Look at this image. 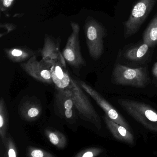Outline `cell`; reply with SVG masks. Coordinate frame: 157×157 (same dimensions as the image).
<instances>
[{"mask_svg": "<svg viewBox=\"0 0 157 157\" xmlns=\"http://www.w3.org/2000/svg\"><path fill=\"white\" fill-rule=\"evenodd\" d=\"M112 78L117 85H128L139 88L146 87L150 80L145 68H132L120 64L115 67Z\"/></svg>", "mask_w": 157, "mask_h": 157, "instance_id": "obj_4", "label": "cell"}, {"mask_svg": "<svg viewBox=\"0 0 157 157\" xmlns=\"http://www.w3.org/2000/svg\"><path fill=\"white\" fill-rule=\"evenodd\" d=\"M72 32L69 37L62 55L68 64L73 68L79 69L86 66V62L82 55L80 45V26L77 23H71Z\"/></svg>", "mask_w": 157, "mask_h": 157, "instance_id": "obj_6", "label": "cell"}, {"mask_svg": "<svg viewBox=\"0 0 157 157\" xmlns=\"http://www.w3.org/2000/svg\"><path fill=\"white\" fill-rule=\"evenodd\" d=\"M60 39H55L53 37L46 35L44 47L41 50L42 60L47 63L59 61L62 66L67 68L66 60L59 50Z\"/></svg>", "mask_w": 157, "mask_h": 157, "instance_id": "obj_9", "label": "cell"}, {"mask_svg": "<svg viewBox=\"0 0 157 157\" xmlns=\"http://www.w3.org/2000/svg\"><path fill=\"white\" fill-rule=\"evenodd\" d=\"M21 67L27 74L36 80L48 84H53L49 65L42 59L38 61L36 56L22 63Z\"/></svg>", "mask_w": 157, "mask_h": 157, "instance_id": "obj_8", "label": "cell"}, {"mask_svg": "<svg viewBox=\"0 0 157 157\" xmlns=\"http://www.w3.org/2000/svg\"><path fill=\"white\" fill-rule=\"evenodd\" d=\"M119 105L136 121L146 128L157 133V111L149 105L127 99L118 100Z\"/></svg>", "mask_w": 157, "mask_h": 157, "instance_id": "obj_2", "label": "cell"}, {"mask_svg": "<svg viewBox=\"0 0 157 157\" xmlns=\"http://www.w3.org/2000/svg\"><path fill=\"white\" fill-rule=\"evenodd\" d=\"M143 40V43L149 47H153L157 44V14L145 30Z\"/></svg>", "mask_w": 157, "mask_h": 157, "instance_id": "obj_13", "label": "cell"}, {"mask_svg": "<svg viewBox=\"0 0 157 157\" xmlns=\"http://www.w3.org/2000/svg\"><path fill=\"white\" fill-rule=\"evenodd\" d=\"M149 46L143 43L140 45L132 48L126 52L125 56L132 60H138L142 59L147 53Z\"/></svg>", "mask_w": 157, "mask_h": 157, "instance_id": "obj_17", "label": "cell"}, {"mask_svg": "<svg viewBox=\"0 0 157 157\" xmlns=\"http://www.w3.org/2000/svg\"><path fill=\"white\" fill-rule=\"evenodd\" d=\"M104 120L108 129L116 139L130 145L134 144V136L128 129L116 123L106 115L104 117Z\"/></svg>", "mask_w": 157, "mask_h": 157, "instance_id": "obj_10", "label": "cell"}, {"mask_svg": "<svg viewBox=\"0 0 157 157\" xmlns=\"http://www.w3.org/2000/svg\"><path fill=\"white\" fill-rule=\"evenodd\" d=\"M4 52L8 58L14 62L27 61L32 57L35 56L36 53V51L24 46L5 49Z\"/></svg>", "mask_w": 157, "mask_h": 157, "instance_id": "obj_11", "label": "cell"}, {"mask_svg": "<svg viewBox=\"0 0 157 157\" xmlns=\"http://www.w3.org/2000/svg\"><path fill=\"white\" fill-rule=\"evenodd\" d=\"M4 146L6 147L7 155L9 157H16L18 155L17 149L13 140L11 137H7Z\"/></svg>", "mask_w": 157, "mask_h": 157, "instance_id": "obj_20", "label": "cell"}, {"mask_svg": "<svg viewBox=\"0 0 157 157\" xmlns=\"http://www.w3.org/2000/svg\"><path fill=\"white\" fill-rule=\"evenodd\" d=\"M53 84L56 90L67 94L72 99L76 110L81 117L94 125L100 130L101 128V118L93 106L84 91L71 77L66 69L59 61L49 65Z\"/></svg>", "mask_w": 157, "mask_h": 157, "instance_id": "obj_1", "label": "cell"}, {"mask_svg": "<svg viewBox=\"0 0 157 157\" xmlns=\"http://www.w3.org/2000/svg\"><path fill=\"white\" fill-rule=\"evenodd\" d=\"M60 114L68 120H72L75 117V109L65 110Z\"/></svg>", "mask_w": 157, "mask_h": 157, "instance_id": "obj_22", "label": "cell"}, {"mask_svg": "<svg viewBox=\"0 0 157 157\" xmlns=\"http://www.w3.org/2000/svg\"><path fill=\"white\" fill-rule=\"evenodd\" d=\"M78 84L83 89V90L88 94L99 106L105 112V114L110 119L119 124L124 127L130 131V127L126 121L122 117L118 112L97 91L86 82L80 79L76 80Z\"/></svg>", "mask_w": 157, "mask_h": 157, "instance_id": "obj_7", "label": "cell"}, {"mask_svg": "<svg viewBox=\"0 0 157 157\" xmlns=\"http://www.w3.org/2000/svg\"><path fill=\"white\" fill-rule=\"evenodd\" d=\"M157 0H139L134 6L128 20L124 23V37L136 34L154 7Z\"/></svg>", "mask_w": 157, "mask_h": 157, "instance_id": "obj_5", "label": "cell"}, {"mask_svg": "<svg viewBox=\"0 0 157 157\" xmlns=\"http://www.w3.org/2000/svg\"><path fill=\"white\" fill-rule=\"evenodd\" d=\"M14 0H0V8L2 11H5L11 8Z\"/></svg>", "mask_w": 157, "mask_h": 157, "instance_id": "obj_21", "label": "cell"}, {"mask_svg": "<svg viewBox=\"0 0 157 157\" xmlns=\"http://www.w3.org/2000/svg\"><path fill=\"white\" fill-rule=\"evenodd\" d=\"M56 102L60 113L67 109H76L72 99L61 92L57 91L56 93Z\"/></svg>", "mask_w": 157, "mask_h": 157, "instance_id": "obj_16", "label": "cell"}, {"mask_svg": "<svg viewBox=\"0 0 157 157\" xmlns=\"http://www.w3.org/2000/svg\"><path fill=\"white\" fill-rule=\"evenodd\" d=\"M9 125V117L5 101L2 98L0 101V136L3 144L7 140V131Z\"/></svg>", "mask_w": 157, "mask_h": 157, "instance_id": "obj_14", "label": "cell"}, {"mask_svg": "<svg viewBox=\"0 0 157 157\" xmlns=\"http://www.w3.org/2000/svg\"><path fill=\"white\" fill-rule=\"evenodd\" d=\"M152 73L155 78H157V62L154 64L152 69Z\"/></svg>", "mask_w": 157, "mask_h": 157, "instance_id": "obj_23", "label": "cell"}, {"mask_svg": "<svg viewBox=\"0 0 157 157\" xmlns=\"http://www.w3.org/2000/svg\"><path fill=\"white\" fill-rule=\"evenodd\" d=\"M86 44L91 57L99 59L103 52V40L106 35V30L95 19L88 17L83 26Z\"/></svg>", "mask_w": 157, "mask_h": 157, "instance_id": "obj_3", "label": "cell"}, {"mask_svg": "<svg viewBox=\"0 0 157 157\" xmlns=\"http://www.w3.org/2000/svg\"><path fill=\"white\" fill-rule=\"evenodd\" d=\"M20 113L25 120L28 121H34L41 115V106L33 100H27L21 105Z\"/></svg>", "mask_w": 157, "mask_h": 157, "instance_id": "obj_12", "label": "cell"}, {"mask_svg": "<svg viewBox=\"0 0 157 157\" xmlns=\"http://www.w3.org/2000/svg\"><path fill=\"white\" fill-rule=\"evenodd\" d=\"M27 156L32 157H53L54 155L50 152L38 148L29 147L27 149Z\"/></svg>", "mask_w": 157, "mask_h": 157, "instance_id": "obj_19", "label": "cell"}, {"mask_svg": "<svg viewBox=\"0 0 157 157\" xmlns=\"http://www.w3.org/2000/svg\"><path fill=\"white\" fill-rule=\"evenodd\" d=\"M103 149L98 147H91L85 149L78 152L76 157H95L102 152Z\"/></svg>", "mask_w": 157, "mask_h": 157, "instance_id": "obj_18", "label": "cell"}, {"mask_svg": "<svg viewBox=\"0 0 157 157\" xmlns=\"http://www.w3.org/2000/svg\"><path fill=\"white\" fill-rule=\"evenodd\" d=\"M45 134L50 143L58 148L62 149L67 146V138L59 131L47 128L45 130Z\"/></svg>", "mask_w": 157, "mask_h": 157, "instance_id": "obj_15", "label": "cell"}]
</instances>
